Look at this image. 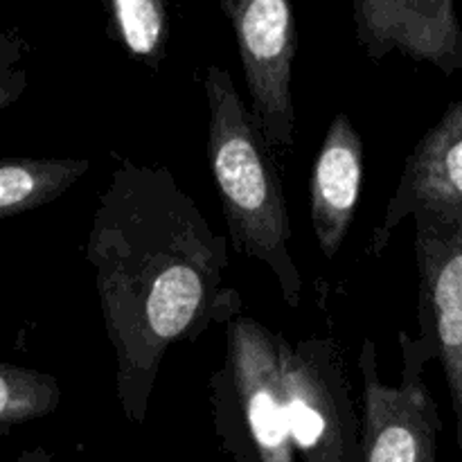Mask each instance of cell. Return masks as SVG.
Segmentation results:
<instances>
[{"label":"cell","mask_w":462,"mask_h":462,"mask_svg":"<svg viewBox=\"0 0 462 462\" xmlns=\"http://www.w3.org/2000/svg\"><path fill=\"white\" fill-rule=\"evenodd\" d=\"M284 388L300 462H361L364 424L356 413L346 352L337 338L293 343L284 365Z\"/></svg>","instance_id":"obj_5"},{"label":"cell","mask_w":462,"mask_h":462,"mask_svg":"<svg viewBox=\"0 0 462 462\" xmlns=\"http://www.w3.org/2000/svg\"><path fill=\"white\" fill-rule=\"evenodd\" d=\"M61 402L57 377L41 370L0 364V433L7 436L18 424L52 415Z\"/></svg>","instance_id":"obj_13"},{"label":"cell","mask_w":462,"mask_h":462,"mask_svg":"<svg viewBox=\"0 0 462 462\" xmlns=\"http://www.w3.org/2000/svg\"><path fill=\"white\" fill-rule=\"evenodd\" d=\"M0 50H3V66H0V72H3V81H0V108H7L23 93V88H25V75L16 72V68H14V61H18V57H21L18 54V41L3 36Z\"/></svg>","instance_id":"obj_14"},{"label":"cell","mask_w":462,"mask_h":462,"mask_svg":"<svg viewBox=\"0 0 462 462\" xmlns=\"http://www.w3.org/2000/svg\"><path fill=\"white\" fill-rule=\"evenodd\" d=\"M219 9L233 27L253 120L275 158H284L296 143L291 77L298 32L293 5L289 0H224Z\"/></svg>","instance_id":"obj_6"},{"label":"cell","mask_w":462,"mask_h":462,"mask_svg":"<svg viewBox=\"0 0 462 462\" xmlns=\"http://www.w3.org/2000/svg\"><path fill=\"white\" fill-rule=\"evenodd\" d=\"M365 152L347 113L329 122L310 179V215L320 253L332 260L343 246L364 192Z\"/></svg>","instance_id":"obj_10"},{"label":"cell","mask_w":462,"mask_h":462,"mask_svg":"<svg viewBox=\"0 0 462 462\" xmlns=\"http://www.w3.org/2000/svg\"><path fill=\"white\" fill-rule=\"evenodd\" d=\"M14 462H54V458L43 449V447H36V449L23 451Z\"/></svg>","instance_id":"obj_15"},{"label":"cell","mask_w":462,"mask_h":462,"mask_svg":"<svg viewBox=\"0 0 462 462\" xmlns=\"http://www.w3.org/2000/svg\"><path fill=\"white\" fill-rule=\"evenodd\" d=\"M86 260L116 352L117 402L144 424L170 347L242 314V296L224 287L228 239L170 167L125 158L99 197Z\"/></svg>","instance_id":"obj_1"},{"label":"cell","mask_w":462,"mask_h":462,"mask_svg":"<svg viewBox=\"0 0 462 462\" xmlns=\"http://www.w3.org/2000/svg\"><path fill=\"white\" fill-rule=\"evenodd\" d=\"M291 346L251 316L226 325L224 364L208 386L212 424L230 462H296L284 388Z\"/></svg>","instance_id":"obj_3"},{"label":"cell","mask_w":462,"mask_h":462,"mask_svg":"<svg viewBox=\"0 0 462 462\" xmlns=\"http://www.w3.org/2000/svg\"><path fill=\"white\" fill-rule=\"evenodd\" d=\"M352 23L373 61L397 50L445 75L462 70V27L454 0H356Z\"/></svg>","instance_id":"obj_9"},{"label":"cell","mask_w":462,"mask_h":462,"mask_svg":"<svg viewBox=\"0 0 462 462\" xmlns=\"http://www.w3.org/2000/svg\"><path fill=\"white\" fill-rule=\"evenodd\" d=\"M415 221L420 337L402 332V356L418 368L440 361L462 451V212L424 210Z\"/></svg>","instance_id":"obj_4"},{"label":"cell","mask_w":462,"mask_h":462,"mask_svg":"<svg viewBox=\"0 0 462 462\" xmlns=\"http://www.w3.org/2000/svg\"><path fill=\"white\" fill-rule=\"evenodd\" d=\"M208 165L235 251L273 273L282 300L298 307L302 278L291 255V217L278 158L224 66L206 68Z\"/></svg>","instance_id":"obj_2"},{"label":"cell","mask_w":462,"mask_h":462,"mask_svg":"<svg viewBox=\"0 0 462 462\" xmlns=\"http://www.w3.org/2000/svg\"><path fill=\"white\" fill-rule=\"evenodd\" d=\"M108 32L131 59L158 70L170 41V12L162 0H104Z\"/></svg>","instance_id":"obj_12"},{"label":"cell","mask_w":462,"mask_h":462,"mask_svg":"<svg viewBox=\"0 0 462 462\" xmlns=\"http://www.w3.org/2000/svg\"><path fill=\"white\" fill-rule=\"evenodd\" d=\"M361 462H438V436L442 418L436 400L427 391L422 368L404 361L400 386H388L379 377L377 347L365 338L359 355Z\"/></svg>","instance_id":"obj_7"},{"label":"cell","mask_w":462,"mask_h":462,"mask_svg":"<svg viewBox=\"0 0 462 462\" xmlns=\"http://www.w3.org/2000/svg\"><path fill=\"white\" fill-rule=\"evenodd\" d=\"M90 165L88 158H5L0 165V217L9 219L54 201Z\"/></svg>","instance_id":"obj_11"},{"label":"cell","mask_w":462,"mask_h":462,"mask_svg":"<svg viewBox=\"0 0 462 462\" xmlns=\"http://www.w3.org/2000/svg\"><path fill=\"white\" fill-rule=\"evenodd\" d=\"M424 210L462 212V99L445 108L409 153L386 212L370 235L368 255H382L395 230Z\"/></svg>","instance_id":"obj_8"}]
</instances>
